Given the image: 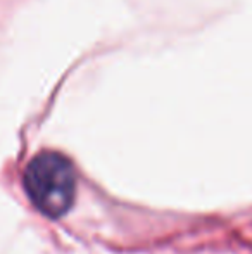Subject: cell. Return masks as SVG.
Instances as JSON below:
<instances>
[{"label": "cell", "mask_w": 252, "mask_h": 254, "mask_svg": "<svg viewBox=\"0 0 252 254\" xmlns=\"http://www.w3.org/2000/svg\"><path fill=\"white\" fill-rule=\"evenodd\" d=\"M24 187L42 213L50 218L62 216L71 207L76 192L73 164L59 152H40L28 164Z\"/></svg>", "instance_id": "6da1fadb"}]
</instances>
